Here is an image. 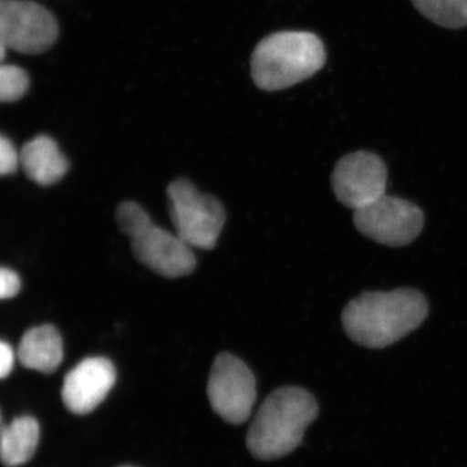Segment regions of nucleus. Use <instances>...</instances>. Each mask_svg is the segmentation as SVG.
Masks as SVG:
<instances>
[{
	"label": "nucleus",
	"instance_id": "nucleus-8",
	"mask_svg": "<svg viewBox=\"0 0 467 467\" xmlns=\"http://www.w3.org/2000/svg\"><path fill=\"white\" fill-rule=\"evenodd\" d=\"M208 398L218 416L241 425L250 418L256 401V379L242 359L223 353L212 367Z\"/></svg>",
	"mask_w": 467,
	"mask_h": 467
},
{
	"label": "nucleus",
	"instance_id": "nucleus-10",
	"mask_svg": "<svg viewBox=\"0 0 467 467\" xmlns=\"http://www.w3.org/2000/svg\"><path fill=\"white\" fill-rule=\"evenodd\" d=\"M116 368L106 358L82 359L64 379L61 398L72 413H91L106 400L116 383Z\"/></svg>",
	"mask_w": 467,
	"mask_h": 467
},
{
	"label": "nucleus",
	"instance_id": "nucleus-6",
	"mask_svg": "<svg viewBox=\"0 0 467 467\" xmlns=\"http://www.w3.org/2000/svg\"><path fill=\"white\" fill-rule=\"evenodd\" d=\"M57 18L32 0H0V41L5 47L36 55L47 51L57 42Z\"/></svg>",
	"mask_w": 467,
	"mask_h": 467
},
{
	"label": "nucleus",
	"instance_id": "nucleus-15",
	"mask_svg": "<svg viewBox=\"0 0 467 467\" xmlns=\"http://www.w3.org/2000/svg\"><path fill=\"white\" fill-rule=\"evenodd\" d=\"M29 88V77L26 70L14 66L0 64V103L16 101Z\"/></svg>",
	"mask_w": 467,
	"mask_h": 467
},
{
	"label": "nucleus",
	"instance_id": "nucleus-1",
	"mask_svg": "<svg viewBox=\"0 0 467 467\" xmlns=\"http://www.w3.org/2000/svg\"><path fill=\"white\" fill-rule=\"evenodd\" d=\"M429 315V304L420 291L399 288L365 292L343 310L347 335L368 348H384L420 327Z\"/></svg>",
	"mask_w": 467,
	"mask_h": 467
},
{
	"label": "nucleus",
	"instance_id": "nucleus-2",
	"mask_svg": "<svg viewBox=\"0 0 467 467\" xmlns=\"http://www.w3.org/2000/svg\"><path fill=\"white\" fill-rule=\"evenodd\" d=\"M318 414L317 401L299 387H282L263 402L247 436L256 459L276 460L296 450Z\"/></svg>",
	"mask_w": 467,
	"mask_h": 467
},
{
	"label": "nucleus",
	"instance_id": "nucleus-13",
	"mask_svg": "<svg viewBox=\"0 0 467 467\" xmlns=\"http://www.w3.org/2000/svg\"><path fill=\"white\" fill-rule=\"evenodd\" d=\"M38 422L33 417H18L0 431V461L8 467L26 465L38 448Z\"/></svg>",
	"mask_w": 467,
	"mask_h": 467
},
{
	"label": "nucleus",
	"instance_id": "nucleus-18",
	"mask_svg": "<svg viewBox=\"0 0 467 467\" xmlns=\"http://www.w3.org/2000/svg\"><path fill=\"white\" fill-rule=\"evenodd\" d=\"M15 365V353L7 343L0 340V379L11 374Z\"/></svg>",
	"mask_w": 467,
	"mask_h": 467
},
{
	"label": "nucleus",
	"instance_id": "nucleus-12",
	"mask_svg": "<svg viewBox=\"0 0 467 467\" xmlns=\"http://www.w3.org/2000/svg\"><path fill=\"white\" fill-rule=\"evenodd\" d=\"M18 358L27 368L54 373L64 358L63 339L57 328L43 325L26 331L18 347Z\"/></svg>",
	"mask_w": 467,
	"mask_h": 467
},
{
	"label": "nucleus",
	"instance_id": "nucleus-3",
	"mask_svg": "<svg viewBox=\"0 0 467 467\" xmlns=\"http://www.w3.org/2000/svg\"><path fill=\"white\" fill-rule=\"evenodd\" d=\"M325 63V45L316 34H270L252 54V78L261 90H285L315 76Z\"/></svg>",
	"mask_w": 467,
	"mask_h": 467
},
{
	"label": "nucleus",
	"instance_id": "nucleus-7",
	"mask_svg": "<svg viewBox=\"0 0 467 467\" xmlns=\"http://www.w3.org/2000/svg\"><path fill=\"white\" fill-rule=\"evenodd\" d=\"M353 223L371 241L389 247H404L422 232L425 216L413 202L384 195L355 211Z\"/></svg>",
	"mask_w": 467,
	"mask_h": 467
},
{
	"label": "nucleus",
	"instance_id": "nucleus-19",
	"mask_svg": "<svg viewBox=\"0 0 467 467\" xmlns=\"http://www.w3.org/2000/svg\"><path fill=\"white\" fill-rule=\"evenodd\" d=\"M5 51H7V47H5V43L0 41V61L5 57Z\"/></svg>",
	"mask_w": 467,
	"mask_h": 467
},
{
	"label": "nucleus",
	"instance_id": "nucleus-16",
	"mask_svg": "<svg viewBox=\"0 0 467 467\" xmlns=\"http://www.w3.org/2000/svg\"><path fill=\"white\" fill-rule=\"evenodd\" d=\"M17 150L7 138L0 134V175L12 174L18 168Z\"/></svg>",
	"mask_w": 467,
	"mask_h": 467
},
{
	"label": "nucleus",
	"instance_id": "nucleus-5",
	"mask_svg": "<svg viewBox=\"0 0 467 467\" xmlns=\"http://www.w3.org/2000/svg\"><path fill=\"white\" fill-rule=\"evenodd\" d=\"M168 201L175 234L192 250H213L225 225L223 205L187 180L169 184Z\"/></svg>",
	"mask_w": 467,
	"mask_h": 467
},
{
	"label": "nucleus",
	"instance_id": "nucleus-4",
	"mask_svg": "<svg viewBox=\"0 0 467 467\" xmlns=\"http://www.w3.org/2000/svg\"><path fill=\"white\" fill-rule=\"evenodd\" d=\"M116 216L119 229L130 238L134 256L144 266L167 278H180L195 270L192 248L177 234L155 225L140 204L122 202Z\"/></svg>",
	"mask_w": 467,
	"mask_h": 467
},
{
	"label": "nucleus",
	"instance_id": "nucleus-11",
	"mask_svg": "<svg viewBox=\"0 0 467 467\" xmlns=\"http://www.w3.org/2000/svg\"><path fill=\"white\" fill-rule=\"evenodd\" d=\"M21 165L30 180L42 186H50L63 180L69 169L66 156L57 142L46 135H39L27 142L21 150Z\"/></svg>",
	"mask_w": 467,
	"mask_h": 467
},
{
	"label": "nucleus",
	"instance_id": "nucleus-9",
	"mask_svg": "<svg viewBox=\"0 0 467 467\" xmlns=\"http://www.w3.org/2000/svg\"><path fill=\"white\" fill-rule=\"evenodd\" d=\"M331 181L337 201L355 212L386 195V164L376 153L358 150L339 160Z\"/></svg>",
	"mask_w": 467,
	"mask_h": 467
},
{
	"label": "nucleus",
	"instance_id": "nucleus-14",
	"mask_svg": "<svg viewBox=\"0 0 467 467\" xmlns=\"http://www.w3.org/2000/svg\"><path fill=\"white\" fill-rule=\"evenodd\" d=\"M411 3L438 26L448 29L467 26V0H411Z\"/></svg>",
	"mask_w": 467,
	"mask_h": 467
},
{
	"label": "nucleus",
	"instance_id": "nucleus-17",
	"mask_svg": "<svg viewBox=\"0 0 467 467\" xmlns=\"http://www.w3.org/2000/svg\"><path fill=\"white\" fill-rule=\"evenodd\" d=\"M20 288V276L14 270L0 267V300L16 296Z\"/></svg>",
	"mask_w": 467,
	"mask_h": 467
}]
</instances>
